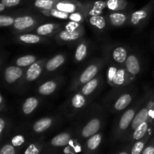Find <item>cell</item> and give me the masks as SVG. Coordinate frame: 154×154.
Returning <instances> with one entry per match:
<instances>
[{
	"label": "cell",
	"mask_w": 154,
	"mask_h": 154,
	"mask_svg": "<svg viewBox=\"0 0 154 154\" xmlns=\"http://www.w3.org/2000/svg\"><path fill=\"white\" fill-rule=\"evenodd\" d=\"M38 101L37 99L34 97H30L29 99H27L25 101V102L23 103L22 107L23 111L24 114H29L34 111L36 108V107L38 106Z\"/></svg>",
	"instance_id": "15"
},
{
	"label": "cell",
	"mask_w": 154,
	"mask_h": 154,
	"mask_svg": "<svg viewBox=\"0 0 154 154\" xmlns=\"http://www.w3.org/2000/svg\"><path fill=\"white\" fill-rule=\"evenodd\" d=\"M135 117V111L132 109H129L123 114L119 122V129L121 131H124L129 127L130 123L133 120Z\"/></svg>",
	"instance_id": "6"
},
{
	"label": "cell",
	"mask_w": 154,
	"mask_h": 154,
	"mask_svg": "<svg viewBox=\"0 0 154 154\" xmlns=\"http://www.w3.org/2000/svg\"><path fill=\"white\" fill-rule=\"evenodd\" d=\"M125 75L126 72L123 69H118V70H114V73L112 77H111V80L113 81L116 85H122L125 82Z\"/></svg>",
	"instance_id": "23"
},
{
	"label": "cell",
	"mask_w": 154,
	"mask_h": 154,
	"mask_svg": "<svg viewBox=\"0 0 154 154\" xmlns=\"http://www.w3.org/2000/svg\"><path fill=\"white\" fill-rule=\"evenodd\" d=\"M11 144L16 148H20L26 143V138L23 135H14L11 140Z\"/></svg>",
	"instance_id": "35"
},
{
	"label": "cell",
	"mask_w": 154,
	"mask_h": 154,
	"mask_svg": "<svg viewBox=\"0 0 154 154\" xmlns=\"http://www.w3.org/2000/svg\"><path fill=\"white\" fill-rule=\"evenodd\" d=\"M98 72V67L96 65H91L88 66L81 74L80 77V82L81 84H86L93 79Z\"/></svg>",
	"instance_id": "8"
},
{
	"label": "cell",
	"mask_w": 154,
	"mask_h": 154,
	"mask_svg": "<svg viewBox=\"0 0 154 154\" xmlns=\"http://www.w3.org/2000/svg\"><path fill=\"white\" fill-rule=\"evenodd\" d=\"M43 146L39 142H33L29 144L23 154H40L42 153Z\"/></svg>",
	"instance_id": "27"
},
{
	"label": "cell",
	"mask_w": 154,
	"mask_h": 154,
	"mask_svg": "<svg viewBox=\"0 0 154 154\" xmlns=\"http://www.w3.org/2000/svg\"><path fill=\"white\" fill-rule=\"evenodd\" d=\"M52 120L51 118H42L35 122L33 126V130L36 133H42L49 129L52 125Z\"/></svg>",
	"instance_id": "10"
},
{
	"label": "cell",
	"mask_w": 154,
	"mask_h": 154,
	"mask_svg": "<svg viewBox=\"0 0 154 154\" xmlns=\"http://www.w3.org/2000/svg\"><path fill=\"white\" fill-rule=\"evenodd\" d=\"M141 154H154V141L146 145Z\"/></svg>",
	"instance_id": "40"
},
{
	"label": "cell",
	"mask_w": 154,
	"mask_h": 154,
	"mask_svg": "<svg viewBox=\"0 0 154 154\" xmlns=\"http://www.w3.org/2000/svg\"><path fill=\"white\" fill-rule=\"evenodd\" d=\"M1 2L5 5V7H14L18 5L20 0H2Z\"/></svg>",
	"instance_id": "39"
},
{
	"label": "cell",
	"mask_w": 154,
	"mask_h": 154,
	"mask_svg": "<svg viewBox=\"0 0 154 154\" xmlns=\"http://www.w3.org/2000/svg\"><path fill=\"white\" fill-rule=\"evenodd\" d=\"M14 23V19L10 16L1 15L0 16V26H8Z\"/></svg>",
	"instance_id": "38"
},
{
	"label": "cell",
	"mask_w": 154,
	"mask_h": 154,
	"mask_svg": "<svg viewBox=\"0 0 154 154\" xmlns=\"http://www.w3.org/2000/svg\"><path fill=\"white\" fill-rule=\"evenodd\" d=\"M147 141V137L146 136L139 141H136V142L133 144L132 148L130 149V153L129 154H141L144 147H146Z\"/></svg>",
	"instance_id": "21"
},
{
	"label": "cell",
	"mask_w": 154,
	"mask_h": 154,
	"mask_svg": "<svg viewBox=\"0 0 154 154\" xmlns=\"http://www.w3.org/2000/svg\"><path fill=\"white\" fill-rule=\"evenodd\" d=\"M86 99L83 95L78 93L72 99V105L75 108H81L85 105Z\"/></svg>",
	"instance_id": "32"
},
{
	"label": "cell",
	"mask_w": 154,
	"mask_h": 154,
	"mask_svg": "<svg viewBox=\"0 0 154 154\" xmlns=\"http://www.w3.org/2000/svg\"><path fill=\"white\" fill-rule=\"evenodd\" d=\"M113 59L118 63H123L127 59V51L123 47H118L113 51Z\"/></svg>",
	"instance_id": "18"
},
{
	"label": "cell",
	"mask_w": 154,
	"mask_h": 154,
	"mask_svg": "<svg viewBox=\"0 0 154 154\" xmlns=\"http://www.w3.org/2000/svg\"><path fill=\"white\" fill-rule=\"evenodd\" d=\"M105 7H107V2L105 1H96L93 2V7L90 10V14L91 16L99 15L102 12Z\"/></svg>",
	"instance_id": "22"
},
{
	"label": "cell",
	"mask_w": 154,
	"mask_h": 154,
	"mask_svg": "<svg viewBox=\"0 0 154 154\" xmlns=\"http://www.w3.org/2000/svg\"><path fill=\"white\" fill-rule=\"evenodd\" d=\"M23 75V70L19 66H9L5 71V79L8 84H12Z\"/></svg>",
	"instance_id": "3"
},
{
	"label": "cell",
	"mask_w": 154,
	"mask_h": 154,
	"mask_svg": "<svg viewBox=\"0 0 154 154\" xmlns=\"http://www.w3.org/2000/svg\"><path fill=\"white\" fill-rule=\"evenodd\" d=\"M42 73V67L38 63H33L29 66L26 72V79L29 81H33L37 79Z\"/></svg>",
	"instance_id": "12"
},
{
	"label": "cell",
	"mask_w": 154,
	"mask_h": 154,
	"mask_svg": "<svg viewBox=\"0 0 154 154\" xmlns=\"http://www.w3.org/2000/svg\"><path fill=\"white\" fill-rule=\"evenodd\" d=\"M129 153H130V150H121V151L118 152V153L116 154H129Z\"/></svg>",
	"instance_id": "44"
},
{
	"label": "cell",
	"mask_w": 154,
	"mask_h": 154,
	"mask_svg": "<svg viewBox=\"0 0 154 154\" xmlns=\"http://www.w3.org/2000/svg\"><path fill=\"white\" fill-rule=\"evenodd\" d=\"M148 115L149 111L147 108H143V109H141V111L134 117L132 125H131V126H132V129H133V130H135V129H136L138 126H140L141 123L147 121Z\"/></svg>",
	"instance_id": "9"
},
{
	"label": "cell",
	"mask_w": 154,
	"mask_h": 154,
	"mask_svg": "<svg viewBox=\"0 0 154 154\" xmlns=\"http://www.w3.org/2000/svg\"><path fill=\"white\" fill-rule=\"evenodd\" d=\"M147 16V10L146 8L135 11L131 16V23L134 25H136L141 20H144Z\"/></svg>",
	"instance_id": "25"
},
{
	"label": "cell",
	"mask_w": 154,
	"mask_h": 154,
	"mask_svg": "<svg viewBox=\"0 0 154 154\" xmlns=\"http://www.w3.org/2000/svg\"><path fill=\"white\" fill-rule=\"evenodd\" d=\"M77 26H78V24L77 23V22L72 21V22L69 23L68 24V26H66V29L69 30V31H74Z\"/></svg>",
	"instance_id": "42"
},
{
	"label": "cell",
	"mask_w": 154,
	"mask_h": 154,
	"mask_svg": "<svg viewBox=\"0 0 154 154\" xmlns=\"http://www.w3.org/2000/svg\"><path fill=\"white\" fill-rule=\"evenodd\" d=\"M87 48L86 45L81 44L80 45H78L76 51H75V59H76L77 61H82L85 58L86 55H87Z\"/></svg>",
	"instance_id": "31"
},
{
	"label": "cell",
	"mask_w": 154,
	"mask_h": 154,
	"mask_svg": "<svg viewBox=\"0 0 154 154\" xmlns=\"http://www.w3.org/2000/svg\"><path fill=\"white\" fill-rule=\"evenodd\" d=\"M59 37L61 40L63 41H67V42H70V41H74L78 39L80 37V33L76 30L74 31H69V30H63L59 34Z\"/></svg>",
	"instance_id": "19"
},
{
	"label": "cell",
	"mask_w": 154,
	"mask_h": 154,
	"mask_svg": "<svg viewBox=\"0 0 154 154\" xmlns=\"http://www.w3.org/2000/svg\"><path fill=\"white\" fill-rule=\"evenodd\" d=\"M98 86V80L97 79H92L89 82L86 83L85 85L82 88V93L83 95L85 96H88V95L91 94Z\"/></svg>",
	"instance_id": "28"
},
{
	"label": "cell",
	"mask_w": 154,
	"mask_h": 154,
	"mask_svg": "<svg viewBox=\"0 0 154 154\" xmlns=\"http://www.w3.org/2000/svg\"><path fill=\"white\" fill-rule=\"evenodd\" d=\"M5 5L4 4H2V3H0V11H4V9L5 8Z\"/></svg>",
	"instance_id": "45"
},
{
	"label": "cell",
	"mask_w": 154,
	"mask_h": 154,
	"mask_svg": "<svg viewBox=\"0 0 154 154\" xmlns=\"http://www.w3.org/2000/svg\"><path fill=\"white\" fill-rule=\"evenodd\" d=\"M36 58L35 57L32 55H26L24 57H20L17 60L16 64L19 67H26L32 65L35 62Z\"/></svg>",
	"instance_id": "24"
},
{
	"label": "cell",
	"mask_w": 154,
	"mask_h": 154,
	"mask_svg": "<svg viewBox=\"0 0 154 154\" xmlns=\"http://www.w3.org/2000/svg\"><path fill=\"white\" fill-rule=\"evenodd\" d=\"M147 130H148V123L146 121L144 123H141L140 126H138L134 130L132 135V140L133 141H139V140L144 138L146 136Z\"/></svg>",
	"instance_id": "13"
},
{
	"label": "cell",
	"mask_w": 154,
	"mask_h": 154,
	"mask_svg": "<svg viewBox=\"0 0 154 154\" xmlns=\"http://www.w3.org/2000/svg\"><path fill=\"white\" fill-rule=\"evenodd\" d=\"M126 67L128 72L132 75H137L140 72V65L138 58L134 55H130L126 60Z\"/></svg>",
	"instance_id": "7"
},
{
	"label": "cell",
	"mask_w": 154,
	"mask_h": 154,
	"mask_svg": "<svg viewBox=\"0 0 154 154\" xmlns=\"http://www.w3.org/2000/svg\"><path fill=\"white\" fill-rule=\"evenodd\" d=\"M55 8L63 12L72 14L76 11L77 5L70 2H59L55 5Z\"/></svg>",
	"instance_id": "14"
},
{
	"label": "cell",
	"mask_w": 154,
	"mask_h": 154,
	"mask_svg": "<svg viewBox=\"0 0 154 154\" xmlns=\"http://www.w3.org/2000/svg\"><path fill=\"white\" fill-rule=\"evenodd\" d=\"M57 88V84L54 81H47L40 86L38 91L42 95H50L54 93Z\"/></svg>",
	"instance_id": "20"
},
{
	"label": "cell",
	"mask_w": 154,
	"mask_h": 154,
	"mask_svg": "<svg viewBox=\"0 0 154 154\" xmlns=\"http://www.w3.org/2000/svg\"><path fill=\"white\" fill-rule=\"evenodd\" d=\"M90 23L92 26H93L96 28L99 29H104L106 25V21H105V18L100 15L91 16V17L90 18Z\"/></svg>",
	"instance_id": "26"
},
{
	"label": "cell",
	"mask_w": 154,
	"mask_h": 154,
	"mask_svg": "<svg viewBox=\"0 0 154 154\" xmlns=\"http://www.w3.org/2000/svg\"><path fill=\"white\" fill-rule=\"evenodd\" d=\"M109 19L111 24L115 26H120L123 25L126 20V16L123 13L120 12H114L109 15Z\"/></svg>",
	"instance_id": "17"
},
{
	"label": "cell",
	"mask_w": 154,
	"mask_h": 154,
	"mask_svg": "<svg viewBox=\"0 0 154 154\" xmlns=\"http://www.w3.org/2000/svg\"><path fill=\"white\" fill-rule=\"evenodd\" d=\"M5 127V122L2 118H0V134L2 135V132L4 131Z\"/></svg>",
	"instance_id": "43"
},
{
	"label": "cell",
	"mask_w": 154,
	"mask_h": 154,
	"mask_svg": "<svg viewBox=\"0 0 154 154\" xmlns=\"http://www.w3.org/2000/svg\"><path fill=\"white\" fill-rule=\"evenodd\" d=\"M18 149L14 147L11 143L5 144L2 147L0 150V154H18Z\"/></svg>",
	"instance_id": "36"
},
{
	"label": "cell",
	"mask_w": 154,
	"mask_h": 154,
	"mask_svg": "<svg viewBox=\"0 0 154 154\" xmlns=\"http://www.w3.org/2000/svg\"><path fill=\"white\" fill-rule=\"evenodd\" d=\"M126 5L125 0H108L107 7L112 11H116L119 8L124 7Z\"/></svg>",
	"instance_id": "34"
},
{
	"label": "cell",
	"mask_w": 154,
	"mask_h": 154,
	"mask_svg": "<svg viewBox=\"0 0 154 154\" xmlns=\"http://www.w3.org/2000/svg\"><path fill=\"white\" fill-rule=\"evenodd\" d=\"M54 27L55 26L53 23L43 24V25L38 27V29H36V32L40 35H47L51 34L54 31Z\"/></svg>",
	"instance_id": "30"
},
{
	"label": "cell",
	"mask_w": 154,
	"mask_h": 154,
	"mask_svg": "<svg viewBox=\"0 0 154 154\" xmlns=\"http://www.w3.org/2000/svg\"><path fill=\"white\" fill-rule=\"evenodd\" d=\"M34 23V19L30 16L18 17L14 20V26L18 30H23L31 27Z\"/></svg>",
	"instance_id": "5"
},
{
	"label": "cell",
	"mask_w": 154,
	"mask_h": 154,
	"mask_svg": "<svg viewBox=\"0 0 154 154\" xmlns=\"http://www.w3.org/2000/svg\"><path fill=\"white\" fill-rule=\"evenodd\" d=\"M70 134H69L68 132H63V133H60L51 139L50 144L53 147H66L70 143Z\"/></svg>",
	"instance_id": "4"
},
{
	"label": "cell",
	"mask_w": 154,
	"mask_h": 154,
	"mask_svg": "<svg viewBox=\"0 0 154 154\" xmlns=\"http://www.w3.org/2000/svg\"><path fill=\"white\" fill-rule=\"evenodd\" d=\"M20 40L24 43L35 44L40 42V37L33 34H24L20 36Z\"/></svg>",
	"instance_id": "33"
},
{
	"label": "cell",
	"mask_w": 154,
	"mask_h": 154,
	"mask_svg": "<svg viewBox=\"0 0 154 154\" xmlns=\"http://www.w3.org/2000/svg\"><path fill=\"white\" fill-rule=\"evenodd\" d=\"M69 18L72 20L74 22H79L81 19H82V17H81V14L78 13V12H74L72 13L69 15Z\"/></svg>",
	"instance_id": "41"
},
{
	"label": "cell",
	"mask_w": 154,
	"mask_h": 154,
	"mask_svg": "<svg viewBox=\"0 0 154 154\" xmlns=\"http://www.w3.org/2000/svg\"><path fill=\"white\" fill-rule=\"evenodd\" d=\"M132 101V96L129 94H123L119 98L114 105V108L117 111L125 109L130 104Z\"/></svg>",
	"instance_id": "16"
},
{
	"label": "cell",
	"mask_w": 154,
	"mask_h": 154,
	"mask_svg": "<svg viewBox=\"0 0 154 154\" xmlns=\"http://www.w3.org/2000/svg\"><path fill=\"white\" fill-rule=\"evenodd\" d=\"M50 14L52 17H54L59 18V19H67V18H69V14L66 13V12H63L62 11L58 10L57 8H52L51 9V11H50Z\"/></svg>",
	"instance_id": "37"
},
{
	"label": "cell",
	"mask_w": 154,
	"mask_h": 154,
	"mask_svg": "<svg viewBox=\"0 0 154 154\" xmlns=\"http://www.w3.org/2000/svg\"><path fill=\"white\" fill-rule=\"evenodd\" d=\"M101 127V122L98 119L94 118L90 120L81 131V136L84 138H89L97 133Z\"/></svg>",
	"instance_id": "1"
},
{
	"label": "cell",
	"mask_w": 154,
	"mask_h": 154,
	"mask_svg": "<svg viewBox=\"0 0 154 154\" xmlns=\"http://www.w3.org/2000/svg\"><path fill=\"white\" fill-rule=\"evenodd\" d=\"M64 62L65 57L62 54H58V55L55 56L52 59H51L47 63L46 69L49 72H52V71L56 70L60 66H61L64 63Z\"/></svg>",
	"instance_id": "11"
},
{
	"label": "cell",
	"mask_w": 154,
	"mask_h": 154,
	"mask_svg": "<svg viewBox=\"0 0 154 154\" xmlns=\"http://www.w3.org/2000/svg\"><path fill=\"white\" fill-rule=\"evenodd\" d=\"M35 6L44 10H51L54 6V0H35Z\"/></svg>",
	"instance_id": "29"
},
{
	"label": "cell",
	"mask_w": 154,
	"mask_h": 154,
	"mask_svg": "<svg viewBox=\"0 0 154 154\" xmlns=\"http://www.w3.org/2000/svg\"><path fill=\"white\" fill-rule=\"evenodd\" d=\"M102 141V137L101 134L96 133L93 136L90 137L86 143L85 154H93L95 153L100 146Z\"/></svg>",
	"instance_id": "2"
}]
</instances>
